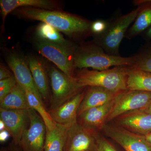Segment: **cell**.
Masks as SVG:
<instances>
[{
    "label": "cell",
    "instance_id": "cell-7",
    "mask_svg": "<svg viewBox=\"0 0 151 151\" xmlns=\"http://www.w3.org/2000/svg\"><path fill=\"white\" fill-rule=\"evenodd\" d=\"M151 101V92L127 90L119 92L114 99V104L106 122L125 113L141 110Z\"/></svg>",
    "mask_w": 151,
    "mask_h": 151
},
{
    "label": "cell",
    "instance_id": "cell-34",
    "mask_svg": "<svg viewBox=\"0 0 151 151\" xmlns=\"http://www.w3.org/2000/svg\"><path fill=\"white\" fill-rule=\"evenodd\" d=\"M21 149H19L17 147H14L11 148V150L9 151H21Z\"/></svg>",
    "mask_w": 151,
    "mask_h": 151
},
{
    "label": "cell",
    "instance_id": "cell-29",
    "mask_svg": "<svg viewBox=\"0 0 151 151\" xmlns=\"http://www.w3.org/2000/svg\"><path fill=\"white\" fill-rule=\"evenodd\" d=\"M10 137V134L7 130H4L0 132V142L1 143L6 142Z\"/></svg>",
    "mask_w": 151,
    "mask_h": 151
},
{
    "label": "cell",
    "instance_id": "cell-26",
    "mask_svg": "<svg viewBox=\"0 0 151 151\" xmlns=\"http://www.w3.org/2000/svg\"><path fill=\"white\" fill-rule=\"evenodd\" d=\"M96 151H117L112 144L101 136H97Z\"/></svg>",
    "mask_w": 151,
    "mask_h": 151
},
{
    "label": "cell",
    "instance_id": "cell-35",
    "mask_svg": "<svg viewBox=\"0 0 151 151\" xmlns=\"http://www.w3.org/2000/svg\"><path fill=\"white\" fill-rule=\"evenodd\" d=\"M1 151H9L8 150H7L6 148H2L1 150Z\"/></svg>",
    "mask_w": 151,
    "mask_h": 151
},
{
    "label": "cell",
    "instance_id": "cell-5",
    "mask_svg": "<svg viewBox=\"0 0 151 151\" xmlns=\"http://www.w3.org/2000/svg\"><path fill=\"white\" fill-rule=\"evenodd\" d=\"M50 77L52 91L51 108L62 105L86 88L80 86L75 77H70L55 67L50 68Z\"/></svg>",
    "mask_w": 151,
    "mask_h": 151
},
{
    "label": "cell",
    "instance_id": "cell-6",
    "mask_svg": "<svg viewBox=\"0 0 151 151\" xmlns=\"http://www.w3.org/2000/svg\"><path fill=\"white\" fill-rule=\"evenodd\" d=\"M35 45L40 54L54 63L60 70L74 77V52L76 47H67L37 40Z\"/></svg>",
    "mask_w": 151,
    "mask_h": 151
},
{
    "label": "cell",
    "instance_id": "cell-24",
    "mask_svg": "<svg viewBox=\"0 0 151 151\" xmlns=\"http://www.w3.org/2000/svg\"><path fill=\"white\" fill-rule=\"evenodd\" d=\"M24 90L30 108L36 111L40 116L48 129H52L55 127L56 123L52 118L49 112L45 110L42 101L32 92L26 89Z\"/></svg>",
    "mask_w": 151,
    "mask_h": 151
},
{
    "label": "cell",
    "instance_id": "cell-4",
    "mask_svg": "<svg viewBox=\"0 0 151 151\" xmlns=\"http://www.w3.org/2000/svg\"><path fill=\"white\" fill-rule=\"evenodd\" d=\"M141 6L129 13L119 17L110 24L106 31L99 35L98 45L106 53L119 55V47L130 25L134 21L141 10Z\"/></svg>",
    "mask_w": 151,
    "mask_h": 151
},
{
    "label": "cell",
    "instance_id": "cell-31",
    "mask_svg": "<svg viewBox=\"0 0 151 151\" xmlns=\"http://www.w3.org/2000/svg\"><path fill=\"white\" fill-rule=\"evenodd\" d=\"M145 36L147 39H151V26L146 31Z\"/></svg>",
    "mask_w": 151,
    "mask_h": 151
},
{
    "label": "cell",
    "instance_id": "cell-17",
    "mask_svg": "<svg viewBox=\"0 0 151 151\" xmlns=\"http://www.w3.org/2000/svg\"><path fill=\"white\" fill-rule=\"evenodd\" d=\"M86 89L84 98L78 108V116L88 109L111 102L118 93L99 86H89Z\"/></svg>",
    "mask_w": 151,
    "mask_h": 151
},
{
    "label": "cell",
    "instance_id": "cell-1",
    "mask_svg": "<svg viewBox=\"0 0 151 151\" xmlns=\"http://www.w3.org/2000/svg\"><path fill=\"white\" fill-rule=\"evenodd\" d=\"M22 18L45 23L69 36L80 35L90 30L91 23L85 19L68 13L24 7L13 11Z\"/></svg>",
    "mask_w": 151,
    "mask_h": 151
},
{
    "label": "cell",
    "instance_id": "cell-3",
    "mask_svg": "<svg viewBox=\"0 0 151 151\" xmlns=\"http://www.w3.org/2000/svg\"><path fill=\"white\" fill-rule=\"evenodd\" d=\"M129 66H116L108 70L80 69L75 76L82 88L99 86L112 92H120L128 90L127 74Z\"/></svg>",
    "mask_w": 151,
    "mask_h": 151
},
{
    "label": "cell",
    "instance_id": "cell-20",
    "mask_svg": "<svg viewBox=\"0 0 151 151\" xmlns=\"http://www.w3.org/2000/svg\"><path fill=\"white\" fill-rule=\"evenodd\" d=\"M139 3L140 4V11L126 35L129 39L147 30L151 26V0Z\"/></svg>",
    "mask_w": 151,
    "mask_h": 151
},
{
    "label": "cell",
    "instance_id": "cell-27",
    "mask_svg": "<svg viewBox=\"0 0 151 151\" xmlns=\"http://www.w3.org/2000/svg\"><path fill=\"white\" fill-rule=\"evenodd\" d=\"M108 24L104 21L98 20L91 23L90 30L97 35H100L105 32L108 27Z\"/></svg>",
    "mask_w": 151,
    "mask_h": 151
},
{
    "label": "cell",
    "instance_id": "cell-33",
    "mask_svg": "<svg viewBox=\"0 0 151 151\" xmlns=\"http://www.w3.org/2000/svg\"><path fill=\"white\" fill-rule=\"evenodd\" d=\"M4 130H6L5 124L3 121L0 119V132Z\"/></svg>",
    "mask_w": 151,
    "mask_h": 151
},
{
    "label": "cell",
    "instance_id": "cell-14",
    "mask_svg": "<svg viewBox=\"0 0 151 151\" xmlns=\"http://www.w3.org/2000/svg\"><path fill=\"white\" fill-rule=\"evenodd\" d=\"M116 119L118 126L130 132L143 135L151 133V114L142 110L125 113Z\"/></svg>",
    "mask_w": 151,
    "mask_h": 151
},
{
    "label": "cell",
    "instance_id": "cell-23",
    "mask_svg": "<svg viewBox=\"0 0 151 151\" xmlns=\"http://www.w3.org/2000/svg\"><path fill=\"white\" fill-rule=\"evenodd\" d=\"M36 35L39 40L67 47H74L66 40L59 31L45 23L42 22L37 27Z\"/></svg>",
    "mask_w": 151,
    "mask_h": 151
},
{
    "label": "cell",
    "instance_id": "cell-2",
    "mask_svg": "<svg viewBox=\"0 0 151 151\" xmlns=\"http://www.w3.org/2000/svg\"><path fill=\"white\" fill-rule=\"evenodd\" d=\"M137 56L123 57L105 53L99 45H85L76 47L74 67L79 69L93 68L95 70H108L112 66H133Z\"/></svg>",
    "mask_w": 151,
    "mask_h": 151
},
{
    "label": "cell",
    "instance_id": "cell-18",
    "mask_svg": "<svg viewBox=\"0 0 151 151\" xmlns=\"http://www.w3.org/2000/svg\"><path fill=\"white\" fill-rule=\"evenodd\" d=\"M27 60L36 87L42 100L47 101L49 92L45 65L40 60L35 56H29Z\"/></svg>",
    "mask_w": 151,
    "mask_h": 151
},
{
    "label": "cell",
    "instance_id": "cell-21",
    "mask_svg": "<svg viewBox=\"0 0 151 151\" xmlns=\"http://www.w3.org/2000/svg\"><path fill=\"white\" fill-rule=\"evenodd\" d=\"M68 128L56 123L52 129L46 128L44 151H64Z\"/></svg>",
    "mask_w": 151,
    "mask_h": 151
},
{
    "label": "cell",
    "instance_id": "cell-16",
    "mask_svg": "<svg viewBox=\"0 0 151 151\" xmlns=\"http://www.w3.org/2000/svg\"><path fill=\"white\" fill-rule=\"evenodd\" d=\"M114 104V99L105 105L86 110L78 116V124L92 129H102Z\"/></svg>",
    "mask_w": 151,
    "mask_h": 151
},
{
    "label": "cell",
    "instance_id": "cell-12",
    "mask_svg": "<svg viewBox=\"0 0 151 151\" xmlns=\"http://www.w3.org/2000/svg\"><path fill=\"white\" fill-rule=\"evenodd\" d=\"M6 61L17 82L24 89L32 92L42 101L41 96L35 84L27 59L26 60L17 53H11L7 57Z\"/></svg>",
    "mask_w": 151,
    "mask_h": 151
},
{
    "label": "cell",
    "instance_id": "cell-32",
    "mask_svg": "<svg viewBox=\"0 0 151 151\" xmlns=\"http://www.w3.org/2000/svg\"><path fill=\"white\" fill-rule=\"evenodd\" d=\"M145 138L146 140L151 145V133H149L147 134L144 135Z\"/></svg>",
    "mask_w": 151,
    "mask_h": 151
},
{
    "label": "cell",
    "instance_id": "cell-28",
    "mask_svg": "<svg viewBox=\"0 0 151 151\" xmlns=\"http://www.w3.org/2000/svg\"><path fill=\"white\" fill-rule=\"evenodd\" d=\"M12 76H13L6 67L3 64H1L0 66V81Z\"/></svg>",
    "mask_w": 151,
    "mask_h": 151
},
{
    "label": "cell",
    "instance_id": "cell-10",
    "mask_svg": "<svg viewBox=\"0 0 151 151\" xmlns=\"http://www.w3.org/2000/svg\"><path fill=\"white\" fill-rule=\"evenodd\" d=\"M106 136L118 143L126 151H151V145L145 136L119 126L105 124L102 128Z\"/></svg>",
    "mask_w": 151,
    "mask_h": 151
},
{
    "label": "cell",
    "instance_id": "cell-19",
    "mask_svg": "<svg viewBox=\"0 0 151 151\" xmlns=\"http://www.w3.org/2000/svg\"><path fill=\"white\" fill-rule=\"evenodd\" d=\"M0 108L6 110L31 109L25 91L17 82L11 92L0 101Z\"/></svg>",
    "mask_w": 151,
    "mask_h": 151
},
{
    "label": "cell",
    "instance_id": "cell-15",
    "mask_svg": "<svg viewBox=\"0 0 151 151\" xmlns=\"http://www.w3.org/2000/svg\"><path fill=\"white\" fill-rule=\"evenodd\" d=\"M59 4L55 1L50 0H1V14L2 19V30L4 29L5 22L8 14L15 10L21 7H30L49 10H55Z\"/></svg>",
    "mask_w": 151,
    "mask_h": 151
},
{
    "label": "cell",
    "instance_id": "cell-30",
    "mask_svg": "<svg viewBox=\"0 0 151 151\" xmlns=\"http://www.w3.org/2000/svg\"><path fill=\"white\" fill-rule=\"evenodd\" d=\"M142 111H145L146 113H149V114H151V101L150 103H149L148 105H147L146 107L143 108L142 109H141Z\"/></svg>",
    "mask_w": 151,
    "mask_h": 151
},
{
    "label": "cell",
    "instance_id": "cell-13",
    "mask_svg": "<svg viewBox=\"0 0 151 151\" xmlns=\"http://www.w3.org/2000/svg\"><path fill=\"white\" fill-rule=\"evenodd\" d=\"M86 88L70 100L49 111L52 118L56 124L69 127L77 124L78 108L82 102Z\"/></svg>",
    "mask_w": 151,
    "mask_h": 151
},
{
    "label": "cell",
    "instance_id": "cell-11",
    "mask_svg": "<svg viewBox=\"0 0 151 151\" xmlns=\"http://www.w3.org/2000/svg\"><path fill=\"white\" fill-rule=\"evenodd\" d=\"M28 110L0 108V119L5 124L6 129L10 134L15 145H19L23 134L29 123Z\"/></svg>",
    "mask_w": 151,
    "mask_h": 151
},
{
    "label": "cell",
    "instance_id": "cell-25",
    "mask_svg": "<svg viewBox=\"0 0 151 151\" xmlns=\"http://www.w3.org/2000/svg\"><path fill=\"white\" fill-rule=\"evenodd\" d=\"M137 56L136 63L132 67L151 73V48Z\"/></svg>",
    "mask_w": 151,
    "mask_h": 151
},
{
    "label": "cell",
    "instance_id": "cell-8",
    "mask_svg": "<svg viewBox=\"0 0 151 151\" xmlns=\"http://www.w3.org/2000/svg\"><path fill=\"white\" fill-rule=\"evenodd\" d=\"M28 113L29 126L24 132L19 146L22 151H44L46 126L36 111L31 108Z\"/></svg>",
    "mask_w": 151,
    "mask_h": 151
},
{
    "label": "cell",
    "instance_id": "cell-22",
    "mask_svg": "<svg viewBox=\"0 0 151 151\" xmlns=\"http://www.w3.org/2000/svg\"><path fill=\"white\" fill-rule=\"evenodd\" d=\"M127 86L128 90L151 92V73L129 66Z\"/></svg>",
    "mask_w": 151,
    "mask_h": 151
},
{
    "label": "cell",
    "instance_id": "cell-9",
    "mask_svg": "<svg viewBox=\"0 0 151 151\" xmlns=\"http://www.w3.org/2000/svg\"><path fill=\"white\" fill-rule=\"evenodd\" d=\"M95 129L78 123L68 127L64 151H96Z\"/></svg>",
    "mask_w": 151,
    "mask_h": 151
}]
</instances>
